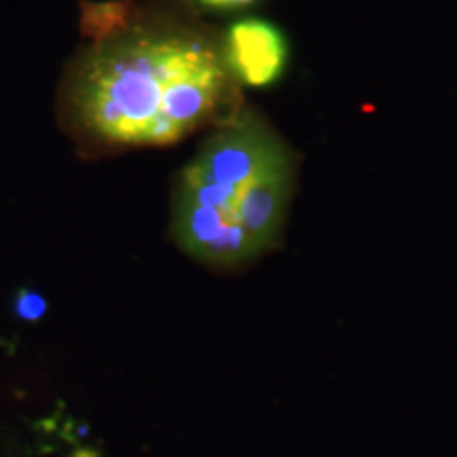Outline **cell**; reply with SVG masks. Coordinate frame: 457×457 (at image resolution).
<instances>
[{
    "mask_svg": "<svg viewBox=\"0 0 457 457\" xmlns=\"http://www.w3.org/2000/svg\"><path fill=\"white\" fill-rule=\"evenodd\" d=\"M236 77L222 43L165 9L91 41L66 66L60 123L85 155L171 146L231 117Z\"/></svg>",
    "mask_w": 457,
    "mask_h": 457,
    "instance_id": "obj_1",
    "label": "cell"
},
{
    "mask_svg": "<svg viewBox=\"0 0 457 457\" xmlns=\"http://www.w3.org/2000/svg\"><path fill=\"white\" fill-rule=\"evenodd\" d=\"M15 310H17V316L28 320V322H34V320L45 316V312H47V303H45L41 295L32 293V290H21V293L17 295Z\"/></svg>",
    "mask_w": 457,
    "mask_h": 457,
    "instance_id": "obj_5",
    "label": "cell"
},
{
    "mask_svg": "<svg viewBox=\"0 0 457 457\" xmlns=\"http://www.w3.org/2000/svg\"><path fill=\"white\" fill-rule=\"evenodd\" d=\"M290 146L259 112L220 121L176 176L170 237L216 271H237L276 248L295 191Z\"/></svg>",
    "mask_w": 457,
    "mask_h": 457,
    "instance_id": "obj_2",
    "label": "cell"
},
{
    "mask_svg": "<svg viewBox=\"0 0 457 457\" xmlns=\"http://www.w3.org/2000/svg\"><path fill=\"white\" fill-rule=\"evenodd\" d=\"M222 51L237 83L250 87H267L286 71L288 43L276 26L265 20H239L228 28Z\"/></svg>",
    "mask_w": 457,
    "mask_h": 457,
    "instance_id": "obj_3",
    "label": "cell"
},
{
    "mask_svg": "<svg viewBox=\"0 0 457 457\" xmlns=\"http://www.w3.org/2000/svg\"><path fill=\"white\" fill-rule=\"evenodd\" d=\"M199 4L205 9H214V11H233V9H244L254 4L256 0H197Z\"/></svg>",
    "mask_w": 457,
    "mask_h": 457,
    "instance_id": "obj_6",
    "label": "cell"
},
{
    "mask_svg": "<svg viewBox=\"0 0 457 457\" xmlns=\"http://www.w3.org/2000/svg\"><path fill=\"white\" fill-rule=\"evenodd\" d=\"M136 0H108V3L81 4V32L91 41L111 37L128 26L136 15Z\"/></svg>",
    "mask_w": 457,
    "mask_h": 457,
    "instance_id": "obj_4",
    "label": "cell"
}]
</instances>
